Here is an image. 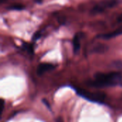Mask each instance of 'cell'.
<instances>
[{
	"instance_id": "1",
	"label": "cell",
	"mask_w": 122,
	"mask_h": 122,
	"mask_svg": "<svg viewBox=\"0 0 122 122\" xmlns=\"http://www.w3.org/2000/svg\"><path fill=\"white\" fill-rule=\"evenodd\" d=\"M89 85L95 88H105L121 85L122 84V75L119 72L97 73L94 75V79L91 80Z\"/></svg>"
},
{
	"instance_id": "2",
	"label": "cell",
	"mask_w": 122,
	"mask_h": 122,
	"mask_svg": "<svg viewBox=\"0 0 122 122\" xmlns=\"http://www.w3.org/2000/svg\"><path fill=\"white\" fill-rule=\"evenodd\" d=\"M122 0H103L97 4L91 10L92 14H99L122 4Z\"/></svg>"
},
{
	"instance_id": "3",
	"label": "cell",
	"mask_w": 122,
	"mask_h": 122,
	"mask_svg": "<svg viewBox=\"0 0 122 122\" xmlns=\"http://www.w3.org/2000/svg\"><path fill=\"white\" fill-rule=\"evenodd\" d=\"M76 91L79 96L91 102L103 103L106 99V96L103 93H94L81 89H76Z\"/></svg>"
},
{
	"instance_id": "4",
	"label": "cell",
	"mask_w": 122,
	"mask_h": 122,
	"mask_svg": "<svg viewBox=\"0 0 122 122\" xmlns=\"http://www.w3.org/2000/svg\"><path fill=\"white\" fill-rule=\"evenodd\" d=\"M56 65L51 63H41L38 65L36 69V73L39 76H41L44 74L54 69Z\"/></svg>"
},
{
	"instance_id": "5",
	"label": "cell",
	"mask_w": 122,
	"mask_h": 122,
	"mask_svg": "<svg viewBox=\"0 0 122 122\" xmlns=\"http://www.w3.org/2000/svg\"><path fill=\"white\" fill-rule=\"evenodd\" d=\"M122 35V26L119 27L118 29H117L116 30L109 32V33H106L104 34H101L99 36V38H102L103 39H110L112 38H115L118 36Z\"/></svg>"
},
{
	"instance_id": "6",
	"label": "cell",
	"mask_w": 122,
	"mask_h": 122,
	"mask_svg": "<svg viewBox=\"0 0 122 122\" xmlns=\"http://www.w3.org/2000/svg\"><path fill=\"white\" fill-rule=\"evenodd\" d=\"M81 49V36L76 34L73 39V51L74 54H77Z\"/></svg>"
},
{
	"instance_id": "7",
	"label": "cell",
	"mask_w": 122,
	"mask_h": 122,
	"mask_svg": "<svg viewBox=\"0 0 122 122\" xmlns=\"http://www.w3.org/2000/svg\"><path fill=\"white\" fill-rule=\"evenodd\" d=\"M109 47L103 44H98L95 45L92 49V51L94 53H104L108 50Z\"/></svg>"
},
{
	"instance_id": "8",
	"label": "cell",
	"mask_w": 122,
	"mask_h": 122,
	"mask_svg": "<svg viewBox=\"0 0 122 122\" xmlns=\"http://www.w3.org/2000/svg\"><path fill=\"white\" fill-rule=\"evenodd\" d=\"M24 8V6L21 4H14L10 5L8 7V9L9 10H21Z\"/></svg>"
},
{
	"instance_id": "9",
	"label": "cell",
	"mask_w": 122,
	"mask_h": 122,
	"mask_svg": "<svg viewBox=\"0 0 122 122\" xmlns=\"http://www.w3.org/2000/svg\"><path fill=\"white\" fill-rule=\"evenodd\" d=\"M41 36V32L37 31V32H36V33H34V34L33 37H32V40H33V41H36V40H37V39H39Z\"/></svg>"
},
{
	"instance_id": "10",
	"label": "cell",
	"mask_w": 122,
	"mask_h": 122,
	"mask_svg": "<svg viewBox=\"0 0 122 122\" xmlns=\"http://www.w3.org/2000/svg\"><path fill=\"white\" fill-rule=\"evenodd\" d=\"M23 47H24V49L26 50L28 52L33 53V48L30 45H29V44H24V45H23Z\"/></svg>"
},
{
	"instance_id": "11",
	"label": "cell",
	"mask_w": 122,
	"mask_h": 122,
	"mask_svg": "<svg viewBox=\"0 0 122 122\" xmlns=\"http://www.w3.org/2000/svg\"><path fill=\"white\" fill-rule=\"evenodd\" d=\"M4 101L3 99H1V114H2L3 112V110H4Z\"/></svg>"
},
{
	"instance_id": "12",
	"label": "cell",
	"mask_w": 122,
	"mask_h": 122,
	"mask_svg": "<svg viewBox=\"0 0 122 122\" xmlns=\"http://www.w3.org/2000/svg\"><path fill=\"white\" fill-rule=\"evenodd\" d=\"M117 21H118L119 23L122 22V14H121L118 16V18H117Z\"/></svg>"
},
{
	"instance_id": "13",
	"label": "cell",
	"mask_w": 122,
	"mask_h": 122,
	"mask_svg": "<svg viewBox=\"0 0 122 122\" xmlns=\"http://www.w3.org/2000/svg\"><path fill=\"white\" fill-rule=\"evenodd\" d=\"M36 2H38V3H40V2H41V1L42 0H34Z\"/></svg>"
},
{
	"instance_id": "14",
	"label": "cell",
	"mask_w": 122,
	"mask_h": 122,
	"mask_svg": "<svg viewBox=\"0 0 122 122\" xmlns=\"http://www.w3.org/2000/svg\"><path fill=\"white\" fill-rule=\"evenodd\" d=\"M7 1V0H1V2H3V1Z\"/></svg>"
}]
</instances>
